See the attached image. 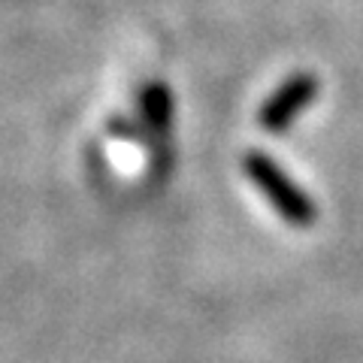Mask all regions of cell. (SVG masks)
Returning <instances> with one entry per match:
<instances>
[{
  "label": "cell",
  "mask_w": 363,
  "mask_h": 363,
  "mask_svg": "<svg viewBox=\"0 0 363 363\" xmlns=\"http://www.w3.org/2000/svg\"><path fill=\"white\" fill-rule=\"evenodd\" d=\"M242 173L248 176V182L264 194V200L272 209L279 212V218L297 227V230H306L318 221V206L315 200L306 194V191L294 182L276 157H269L267 152H245L242 157Z\"/></svg>",
  "instance_id": "obj_1"
},
{
  "label": "cell",
  "mask_w": 363,
  "mask_h": 363,
  "mask_svg": "<svg viewBox=\"0 0 363 363\" xmlns=\"http://www.w3.org/2000/svg\"><path fill=\"white\" fill-rule=\"evenodd\" d=\"M140 121L143 128L155 133L157 140L169 133V124H173V94L169 88L161 82H149L140 91Z\"/></svg>",
  "instance_id": "obj_3"
},
{
  "label": "cell",
  "mask_w": 363,
  "mask_h": 363,
  "mask_svg": "<svg viewBox=\"0 0 363 363\" xmlns=\"http://www.w3.org/2000/svg\"><path fill=\"white\" fill-rule=\"evenodd\" d=\"M109 133L112 136H124V140H133V136H136L133 124H128V118H118V116L109 118Z\"/></svg>",
  "instance_id": "obj_4"
},
{
  "label": "cell",
  "mask_w": 363,
  "mask_h": 363,
  "mask_svg": "<svg viewBox=\"0 0 363 363\" xmlns=\"http://www.w3.org/2000/svg\"><path fill=\"white\" fill-rule=\"evenodd\" d=\"M318 91H321V79L309 70L291 73L257 109V128L264 133H285L294 121H297L306 109L315 104Z\"/></svg>",
  "instance_id": "obj_2"
}]
</instances>
